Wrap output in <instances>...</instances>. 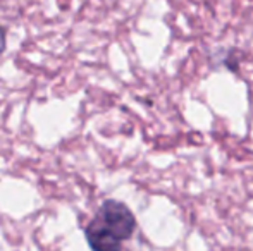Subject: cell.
<instances>
[{"instance_id": "7a4b0ae2", "label": "cell", "mask_w": 253, "mask_h": 251, "mask_svg": "<svg viewBox=\"0 0 253 251\" xmlns=\"http://www.w3.org/2000/svg\"><path fill=\"white\" fill-rule=\"evenodd\" d=\"M84 238L91 251H123V243L91 218L84 229Z\"/></svg>"}, {"instance_id": "6da1fadb", "label": "cell", "mask_w": 253, "mask_h": 251, "mask_svg": "<svg viewBox=\"0 0 253 251\" xmlns=\"http://www.w3.org/2000/svg\"><path fill=\"white\" fill-rule=\"evenodd\" d=\"M107 232L117 238L121 243L131 239L136 231V218L127 205L117 200H105L93 217Z\"/></svg>"}, {"instance_id": "3957f363", "label": "cell", "mask_w": 253, "mask_h": 251, "mask_svg": "<svg viewBox=\"0 0 253 251\" xmlns=\"http://www.w3.org/2000/svg\"><path fill=\"white\" fill-rule=\"evenodd\" d=\"M5 45H7V40H5V30H3V26L0 24V55L3 54V50H5Z\"/></svg>"}]
</instances>
